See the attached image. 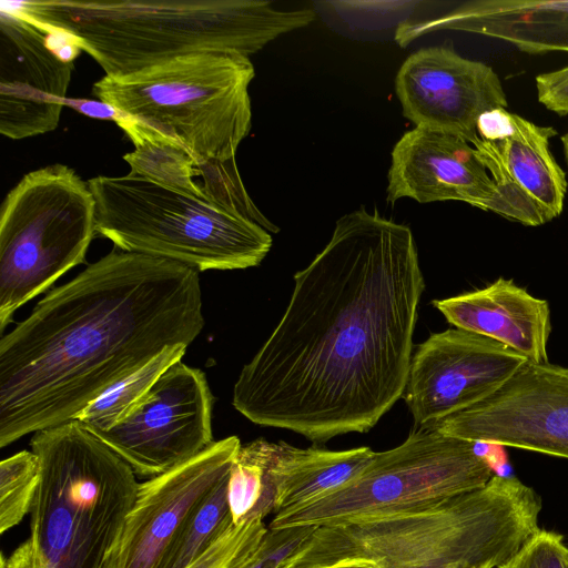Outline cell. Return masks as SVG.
Masks as SVG:
<instances>
[{
  "label": "cell",
  "mask_w": 568,
  "mask_h": 568,
  "mask_svg": "<svg viewBox=\"0 0 568 568\" xmlns=\"http://www.w3.org/2000/svg\"><path fill=\"white\" fill-rule=\"evenodd\" d=\"M229 476L195 510L168 549L160 568H190L234 525L227 499Z\"/></svg>",
  "instance_id": "24"
},
{
  "label": "cell",
  "mask_w": 568,
  "mask_h": 568,
  "mask_svg": "<svg viewBox=\"0 0 568 568\" xmlns=\"http://www.w3.org/2000/svg\"><path fill=\"white\" fill-rule=\"evenodd\" d=\"M267 530L260 518L233 525L190 568H225L239 557L257 549Z\"/></svg>",
  "instance_id": "27"
},
{
  "label": "cell",
  "mask_w": 568,
  "mask_h": 568,
  "mask_svg": "<svg viewBox=\"0 0 568 568\" xmlns=\"http://www.w3.org/2000/svg\"><path fill=\"white\" fill-rule=\"evenodd\" d=\"M527 362L509 347L464 329L430 335L413 353L403 394L415 428H435L484 402Z\"/></svg>",
  "instance_id": "12"
},
{
  "label": "cell",
  "mask_w": 568,
  "mask_h": 568,
  "mask_svg": "<svg viewBox=\"0 0 568 568\" xmlns=\"http://www.w3.org/2000/svg\"><path fill=\"white\" fill-rule=\"evenodd\" d=\"M395 91L403 115L415 126L452 133L469 143L484 113L508 106L491 67L447 47L424 48L407 57L396 74Z\"/></svg>",
  "instance_id": "15"
},
{
  "label": "cell",
  "mask_w": 568,
  "mask_h": 568,
  "mask_svg": "<svg viewBox=\"0 0 568 568\" xmlns=\"http://www.w3.org/2000/svg\"><path fill=\"white\" fill-rule=\"evenodd\" d=\"M369 447L328 450L272 443L271 476L274 515L334 491L357 477L372 462Z\"/></svg>",
  "instance_id": "20"
},
{
  "label": "cell",
  "mask_w": 568,
  "mask_h": 568,
  "mask_svg": "<svg viewBox=\"0 0 568 568\" xmlns=\"http://www.w3.org/2000/svg\"><path fill=\"white\" fill-rule=\"evenodd\" d=\"M186 348L185 345L166 347L146 365L94 399L74 420L93 434L118 425L143 402L159 377L182 359Z\"/></svg>",
  "instance_id": "23"
},
{
  "label": "cell",
  "mask_w": 568,
  "mask_h": 568,
  "mask_svg": "<svg viewBox=\"0 0 568 568\" xmlns=\"http://www.w3.org/2000/svg\"><path fill=\"white\" fill-rule=\"evenodd\" d=\"M0 568H33V550L30 538L19 545L9 557L2 554Z\"/></svg>",
  "instance_id": "32"
},
{
  "label": "cell",
  "mask_w": 568,
  "mask_h": 568,
  "mask_svg": "<svg viewBox=\"0 0 568 568\" xmlns=\"http://www.w3.org/2000/svg\"><path fill=\"white\" fill-rule=\"evenodd\" d=\"M241 445L239 437L229 436L140 483L125 519L116 568H160L195 510L230 475Z\"/></svg>",
  "instance_id": "14"
},
{
  "label": "cell",
  "mask_w": 568,
  "mask_h": 568,
  "mask_svg": "<svg viewBox=\"0 0 568 568\" xmlns=\"http://www.w3.org/2000/svg\"><path fill=\"white\" fill-rule=\"evenodd\" d=\"M40 481V460L32 450L19 452L0 464V532L30 514Z\"/></svg>",
  "instance_id": "25"
},
{
  "label": "cell",
  "mask_w": 568,
  "mask_h": 568,
  "mask_svg": "<svg viewBox=\"0 0 568 568\" xmlns=\"http://www.w3.org/2000/svg\"><path fill=\"white\" fill-rule=\"evenodd\" d=\"M454 30L498 39L529 54L568 52V0H476L434 19L402 22L400 47L435 31Z\"/></svg>",
  "instance_id": "18"
},
{
  "label": "cell",
  "mask_w": 568,
  "mask_h": 568,
  "mask_svg": "<svg viewBox=\"0 0 568 568\" xmlns=\"http://www.w3.org/2000/svg\"><path fill=\"white\" fill-rule=\"evenodd\" d=\"M272 443L256 439L241 445L232 464L227 499L234 525L274 514L275 489L271 476Z\"/></svg>",
  "instance_id": "22"
},
{
  "label": "cell",
  "mask_w": 568,
  "mask_h": 568,
  "mask_svg": "<svg viewBox=\"0 0 568 568\" xmlns=\"http://www.w3.org/2000/svg\"><path fill=\"white\" fill-rule=\"evenodd\" d=\"M477 443L415 428L398 446L376 453L366 468L343 487L275 514L270 529L336 525L381 516L468 493L494 476Z\"/></svg>",
  "instance_id": "9"
},
{
  "label": "cell",
  "mask_w": 568,
  "mask_h": 568,
  "mask_svg": "<svg viewBox=\"0 0 568 568\" xmlns=\"http://www.w3.org/2000/svg\"><path fill=\"white\" fill-rule=\"evenodd\" d=\"M248 57L202 52L139 72L104 75L92 87L100 101L182 145L197 164L235 160L252 126Z\"/></svg>",
  "instance_id": "6"
},
{
  "label": "cell",
  "mask_w": 568,
  "mask_h": 568,
  "mask_svg": "<svg viewBox=\"0 0 568 568\" xmlns=\"http://www.w3.org/2000/svg\"><path fill=\"white\" fill-rule=\"evenodd\" d=\"M537 98L547 110L568 114V65L536 77Z\"/></svg>",
  "instance_id": "30"
},
{
  "label": "cell",
  "mask_w": 568,
  "mask_h": 568,
  "mask_svg": "<svg viewBox=\"0 0 568 568\" xmlns=\"http://www.w3.org/2000/svg\"><path fill=\"white\" fill-rule=\"evenodd\" d=\"M95 199V231L114 247L200 271L258 265L272 236L214 203L129 172L87 181Z\"/></svg>",
  "instance_id": "7"
},
{
  "label": "cell",
  "mask_w": 568,
  "mask_h": 568,
  "mask_svg": "<svg viewBox=\"0 0 568 568\" xmlns=\"http://www.w3.org/2000/svg\"><path fill=\"white\" fill-rule=\"evenodd\" d=\"M455 328L491 338L535 364L548 363L551 333L546 300L504 277L476 291L433 301Z\"/></svg>",
  "instance_id": "19"
},
{
  "label": "cell",
  "mask_w": 568,
  "mask_h": 568,
  "mask_svg": "<svg viewBox=\"0 0 568 568\" xmlns=\"http://www.w3.org/2000/svg\"><path fill=\"white\" fill-rule=\"evenodd\" d=\"M337 568H374V567L369 564H354V565H348V566L337 567Z\"/></svg>",
  "instance_id": "34"
},
{
  "label": "cell",
  "mask_w": 568,
  "mask_h": 568,
  "mask_svg": "<svg viewBox=\"0 0 568 568\" xmlns=\"http://www.w3.org/2000/svg\"><path fill=\"white\" fill-rule=\"evenodd\" d=\"M116 124L134 145L123 155L131 173L206 200L195 181L197 163L182 145L124 113Z\"/></svg>",
  "instance_id": "21"
},
{
  "label": "cell",
  "mask_w": 568,
  "mask_h": 568,
  "mask_svg": "<svg viewBox=\"0 0 568 568\" xmlns=\"http://www.w3.org/2000/svg\"><path fill=\"white\" fill-rule=\"evenodd\" d=\"M199 271L114 247L0 339V447L74 419L204 327Z\"/></svg>",
  "instance_id": "2"
},
{
  "label": "cell",
  "mask_w": 568,
  "mask_h": 568,
  "mask_svg": "<svg viewBox=\"0 0 568 568\" xmlns=\"http://www.w3.org/2000/svg\"><path fill=\"white\" fill-rule=\"evenodd\" d=\"M40 481L30 510L33 568H110L118 562L139 484L132 468L78 420L30 442Z\"/></svg>",
  "instance_id": "5"
},
{
  "label": "cell",
  "mask_w": 568,
  "mask_h": 568,
  "mask_svg": "<svg viewBox=\"0 0 568 568\" xmlns=\"http://www.w3.org/2000/svg\"><path fill=\"white\" fill-rule=\"evenodd\" d=\"M498 568H568V546L561 534L540 528Z\"/></svg>",
  "instance_id": "28"
},
{
  "label": "cell",
  "mask_w": 568,
  "mask_h": 568,
  "mask_svg": "<svg viewBox=\"0 0 568 568\" xmlns=\"http://www.w3.org/2000/svg\"><path fill=\"white\" fill-rule=\"evenodd\" d=\"M116 565H118V562H116V564H114L113 566H111L110 568H116Z\"/></svg>",
  "instance_id": "35"
},
{
  "label": "cell",
  "mask_w": 568,
  "mask_h": 568,
  "mask_svg": "<svg viewBox=\"0 0 568 568\" xmlns=\"http://www.w3.org/2000/svg\"><path fill=\"white\" fill-rule=\"evenodd\" d=\"M65 105L77 110L78 112L102 120H111L115 123L120 120L122 113L111 105L102 101H93L85 99H67Z\"/></svg>",
  "instance_id": "31"
},
{
  "label": "cell",
  "mask_w": 568,
  "mask_h": 568,
  "mask_svg": "<svg viewBox=\"0 0 568 568\" xmlns=\"http://www.w3.org/2000/svg\"><path fill=\"white\" fill-rule=\"evenodd\" d=\"M542 501L516 477L398 513L317 526L285 568H498L540 527Z\"/></svg>",
  "instance_id": "3"
},
{
  "label": "cell",
  "mask_w": 568,
  "mask_h": 568,
  "mask_svg": "<svg viewBox=\"0 0 568 568\" xmlns=\"http://www.w3.org/2000/svg\"><path fill=\"white\" fill-rule=\"evenodd\" d=\"M314 527H290L267 530L255 560L248 568H285L288 559L303 545Z\"/></svg>",
  "instance_id": "29"
},
{
  "label": "cell",
  "mask_w": 568,
  "mask_h": 568,
  "mask_svg": "<svg viewBox=\"0 0 568 568\" xmlns=\"http://www.w3.org/2000/svg\"><path fill=\"white\" fill-rule=\"evenodd\" d=\"M435 428L477 444L568 459V368L527 362L493 396Z\"/></svg>",
  "instance_id": "13"
},
{
  "label": "cell",
  "mask_w": 568,
  "mask_h": 568,
  "mask_svg": "<svg viewBox=\"0 0 568 568\" xmlns=\"http://www.w3.org/2000/svg\"><path fill=\"white\" fill-rule=\"evenodd\" d=\"M0 10L67 33L113 78L194 53L250 58L316 17L264 0L2 1Z\"/></svg>",
  "instance_id": "4"
},
{
  "label": "cell",
  "mask_w": 568,
  "mask_h": 568,
  "mask_svg": "<svg viewBox=\"0 0 568 568\" xmlns=\"http://www.w3.org/2000/svg\"><path fill=\"white\" fill-rule=\"evenodd\" d=\"M97 226L95 199L61 163L27 173L0 211V332L14 312L84 262Z\"/></svg>",
  "instance_id": "8"
},
{
  "label": "cell",
  "mask_w": 568,
  "mask_h": 568,
  "mask_svg": "<svg viewBox=\"0 0 568 568\" xmlns=\"http://www.w3.org/2000/svg\"><path fill=\"white\" fill-rule=\"evenodd\" d=\"M200 184L207 201L219 207L246 220H250L268 233H277L278 226L273 224L254 204L237 171L235 160L225 162L210 161L197 164Z\"/></svg>",
  "instance_id": "26"
},
{
  "label": "cell",
  "mask_w": 568,
  "mask_h": 568,
  "mask_svg": "<svg viewBox=\"0 0 568 568\" xmlns=\"http://www.w3.org/2000/svg\"><path fill=\"white\" fill-rule=\"evenodd\" d=\"M73 62L48 44V32L0 10V133L21 140L53 131L67 102Z\"/></svg>",
  "instance_id": "16"
},
{
  "label": "cell",
  "mask_w": 568,
  "mask_h": 568,
  "mask_svg": "<svg viewBox=\"0 0 568 568\" xmlns=\"http://www.w3.org/2000/svg\"><path fill=\"white\" fill-rule=\"evenodd\" d=\"M294 282L232 404L256 425L317 444L368 432L408 378L425 288L413 232L364 206L346 213Z\"/></svg>",
  "instance_id": "1"
},
{
  "label": "cell",
  "mask_w": 568,
  "mask_h": 568,
  "mask_svg": "<svg viewBox=\"0 0 568 568\" xmlns=\"http://www.w3.org/2000/svg\"><path fill=\"white\" fill-rule=\"evenodd\" d=\"M476 132L470 144L495 186L489 211L526 226L558 217L568 184L550 151L557 131L507 109H495L479 118Z\"/></svg>",
  "instance_id": "11"
},
{
  "label": "cell",
  "mask_w": 568,
  "mask_h": 568,
  "mask_svg": "<svg viewBox=\"0 0 568 568\" xmlns=\"http://www.w3.org/2000/svg\"><path fill=\"white\" fill-rule=\"evenodd\" d=\"M387 201H462L489 211L493 180L475 148L462 136L415 126L392 151Z\"/></svg>",
  "instance_id": "17"
},
{
  "label": "cell",
  "mask_w": 568,
  "mask_h": 568,
  "mask_svg": "<svg viewBox=\"0 0 568 568\" xmlns=\"http://www.w3.org/2000/svg\"><path fill=\"white\" fill-rule=\"evenodd\" d=\"M212 407L205 374L179 361L159 377L125 419L94 435L135 475L151 478L192 459L214 443Z\"/></svg>",
  "instance_id": "10"
},
{
  "label": "cell",
  "mask_w": 568,
  "mask_h": 568,
  "mask_svg": "<svg viewBox=\"0 0 568 568\" xmlns=\"http://www.w3.org/2000/svg\"><path fill=\"white\" fill-rule=\"evenodd\" d=\"M562 149L566 162L568 164V131L561 136Z\"/></svg>",
  "instance_id": "33"
}]
</instances>
